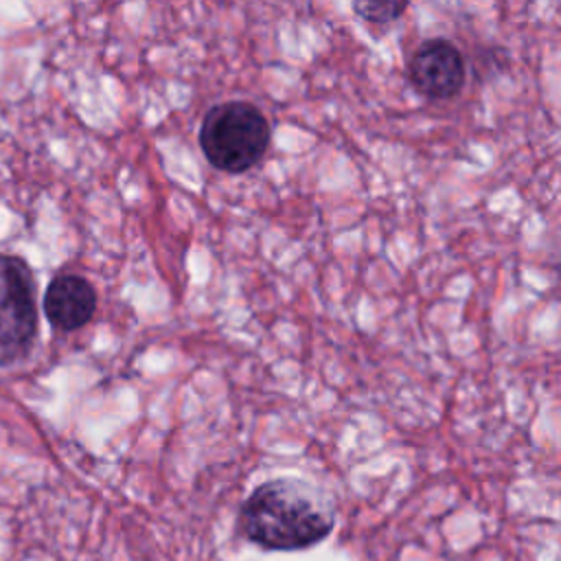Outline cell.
Wrapping results in <instances>:
<instances>
[{
  "label": "cell",
  "mask_w": 561,
  "mask_h": 561,
  "mask_svg": "<svg viewBox=\"0 0 561 561\" xmlns=\"http://www.w3.org/2000/svg\"><path fill=\"white\" fill-rule=\"evenodd\" d=\"M96 309L94 287L77 274L55 276L44 291V316L57 331H77Z\"/></svg>",
  "instance_id": "obj_5"
},
{
  "label": "cell",
  "mask_w": 561,
  "mask_h": 561,
  "mask_svg": "<svg viewBox=\"0 0 561 561\" xmlns=\"http://www.w3.org/2000/svg\"><path fill=\"white\" fill-rule=\"evenodd\" d=\"M37 335L35 283L28 265L0 252V364L28 355Z\"/></svg>",
  "instance_id": "obj_3"
},
{
  "label": "cell",
  "mask_w": 561,
  "mask_h": 561,
  "mask_svg": "<svg viewBox=\"0 0 561 561\" xmlns=\"http://www.w3.org/2000/svg\"><path fill=\"white\" fill-rule=\"evenodd\" d=\"M405 2H355L353 9L368 22H392L405 11Z\"/></svg>",
  "instance_id": "obj_6"
},
{
  "label": "cell",
  "mask_w": 561,
  "mask_h": 561,
  "mask_svg": "<svg viewBox=\"0 0 561 561\" xmlns=\"http://www.w3.org/2000/svg\"><path fill=\"white\" fill-rule=\"evenodd\" d=\"M199 147L215 169L243 173L265 156L270 123L250 101L217 103L202 118Z\"/></svg>",
  "instance_id": "obj_2"
},
{
  "label": "cell",
  "mask_w": 561,
  "mask_h": 561,
  "mask_svg": "<svg viewBox=\"0 0 561 561\" xmlns=\"http://www.w3.org/2000/svg\"><path fill=\"white\" fill-rule=\"evenodd\" d=\"M408 77L427 99H449L465 83L462 53L449 39H425L408 61Z\"/></svg>",
  "instance_id": "obj_4"
},
{
  "label": "cell",
  "mask_w": 561,
  "mask_h": 561,
  "mask_svg": "<svg viewBox=\"0 0 561 561\" xmlns=\"http://www.w3.org/2000/svg\"><path fill=\"white\" fill-rule=\"evenodd\" d=\"M333 506L316 486L278 478L256 486L241 506L243 535L265 550H305L333 528Z\"/></svg>",
  "instance_id": "obj_1"
}]
</instances>
